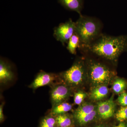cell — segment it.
<instances>
[{
  "mask_svg": "<svg viewBox=\"0 0 127 127\" xmlns=\"http://www.w3.org/2000/svg\"><path fill=\"white\" fill-rule=\"evenodd\" d=\"M87 48L100 57L115 61L127 48V39L124 36L101 35Z\"/></svg>",
  "mask_w": 127,
  "mask_h": 127,
  "instance_id": "cell-1",
  "label": "cell"
},
{
  "mask_svg": "<svg viewBox=\"0 0 127 127\" xmlns=\"http://www.w3.org/2000/svg\"><path fill=\"white\" fill-rule=\"evenodd\" d=\"M101 29L100 22L90 17L80 15L75 22V32L80 38L81 45L86 47L100 36Z\"/></svg>",
  "mask_w": 127,
  "mask_h": 127,
  "instance_id": "cell-2",
  "label": "cell"
},
{
  "mask_svg": "<svg viewBox=\"0 0 127 127\" xmlns=\"http://www.w3.org/2000/svg\"><path fill=\"white\" fill-rule=\"evenodd\" d=\"M85 66L83 62H75L67 70L59 73L60 79L71 88L79 86L82 83L85 77Z\"/></svg>",
  "mask_w": 127,
  "mask_h": 127,
  "instance_id": "cell-3",
  "label": "cell"
},
{
  "mask_svg": "<svg viewBox=\"0 0 127 127\" xmlns=\"http://www.w3.org/2000/svg\"><path fill=\"white\" fill-rule=\"evenodd\" d=\"M89 73L91 81L96 86L108 83L113 76V72L101 64L92 62L89 65Z\"/></svg>",
  "mask_w": 127,
  "mask_h": 127,
  "instance_id": "cell-4",
  "label": "cell"
},
{
  "mask_svg": "<svg viewBox=\"0 0 127 127\" xmlns=\"http://www.w3.org/2000/svg\"><path fill=\"white\" fill-rule=\"evenodd\" d=\"M50 87V98L52 106L65 102L71 93L72 88L61 82Z\"/></svg>",
  "mask_w": 127,
  "mask_h": 127,
  "instance_id": "cell-5",
  "label": "cell"
},
{
  "mask_svg": "<svg viewBox=\"0 0 127 127\" xmlns=\"http://www.w3.org/2000/svg\"><path fill=\"white\" fill-rule=\"evenodd\" d=\"M75 22L69 19L65 23H61L55 28L53 35L57 40L63 45L68 43L73 35L75 33Z\"/></svg>",
  "mask_w": 127,
  "mask_h": 127,
  "instance_id": "cell-6",
  "label": "cell"
},
{
  "mask_svg": "<svg viewBox=\"0 0 127 127\" xmlns=\"http://www.w3.org/2000/svg\"><path fill=\"white\" fill-rule=\"evenodd\" d=\"M59 74L48 73L42 71L39 72L29 86L30 88L35 90L40 87L49 86L51 87L53 85L60 82Z\"/></svg>",
  "mask_w": 127,
  "mask_h": 127,
  "instance_id": "cell-7",
  "label": "cell"
},
{
  "mask_svg": "<svg viewBox=\"0 0 127 127\" xmlns=\"http://www.w3.org/2000/svg\"><path fill=\"white\" fill-rule=\"evenodd\" d=\"M115 109V104L112 97L109 100L98 103V115L103 119L110 118L113 116Z\"/></svg>",
  "mask_w": 127,
  "mask_h": 127,
  "instance_id": "cell-8",
  "label": "cell"
},
{
  "mask_svg": "<svg viewBox=\"0 0 127 127\" xmlns=\"http://www.w3.org/2000/svg\"><path fill=\"white\" fill-rule=\"evenodd\" d=\"M14 73L10 65L2 59L0 61V84H7L14 78Z\"/></svg>",
  "mask_w": 127,
  "mask_h": 127,
  "instance_id": "cell-9",
  "label": "cell"
},
{
  "mask_svg": "<svg viewBox=\"0 0 127 127\" xmlns=\"http://www.w3.org/2000/svg\"><path fill=\"white\" fill-rule=\"evenodd\" d=\"M64 8L76 12L80 15L83 8L84 0H58Z\"/></svg>",
  "mask_w": 127,
  "mask_h": 127,
  "instance_id": "cell-10",
  "label": "cell"
},
{
  "mask_svg": "<svg viewBox=\"0 0 127 127\" xmlns=\"http://www.w3.org/2000/svg\"><path fill=\"white\" fill-rule=\"evenodd\" d=\"M57 127H75L74 117L67 113L55 116Z\"/></svg>",
  "mask_w": 127,
  "mask_h": 127,
  "instance_id": "cell-11",
  "label": "cell"
},
{
  "mask_svg": "<svg viewBox=\"0 0 127 127\" xmlns=\"http://www.w3.org/2000/svg\"><path fill=\"white\" fill-rule=\"evenodd\" d=\"M72 105L68 103L64 102L52 106L50 114L56 116L62 114L67 113L72 108Z\"/></svg>",
  "mask_w": 127,
  "mask_h": 127,
  "instance_id": "cell-12",
  "label": "cell"
},
{
  "mask_svg": "<svg viewBox=\"0 0 127 127\" xmlns=\"http://www.w3.org/2000/svg\"><path fill=\"white\" fill-rule=\"evenodd\" d=\"M95 107L93 104L88 103H83L79 105V107L76 109L73 117L74 118H77L86 115L95 110Z\"/></svg>",
  "mask_w": 127,
  "mask_h": 127,
  "instance_id": "cell-13",
  "label": "cell"
},
{
  "mask_svg": "<svg viewBox=\"0 0 127 127\" xmlns=\"http://www.w3.org/2000/svg\"><path fill=\"white\" fill-rule=\"evenodd\" d=\"M108 93V89L104 85L97 86L92 91L91 93V98L94 100H101L106 96Z\"/></svg>",
  "mask_w": 127,
  "mask_h": 127,
  "instance_id": "cell-14",
  "label": "cell"
},
{
  "mask_svg": "<svg viewBox=\"0 0 127 127\" xmlns=\"http://www.w3.org/2000/svg\"><path fill=\"white\" fill-rule=\"evenodd\" d=\"M81 45L79 36L75 32L67 43V48L69 52L72 54H76V49Z\"/></svg>",
  "mask_w": 127,
  "mask_h": 127,
  "instance_id": "cell-15",
  "label": "cell"
},
{
  "mask_svg": "<svg viewBox=\"0 0 127 127\" xmlns=\"http://www.w3.org/2000/svg\"><path fill=\"white\" fill-rule=\"evenodd\" d=\"M39 127H57L56 117L49 113L42 119Z\"/></svg>",
  "mask_w": 127,
  "mask_h": 127,
  "instance_id": "cell-16",
  "label": "cell"
},
{
  "mask_svg": "<svg viewBox=\"0 0 127 127\" xmlns=\"http://www.w3.org/2000/svg\"><path fill=\"white\" fill-rule=\"evenodd\" d=\"M127 82L122 78H117L113 84V90L116 94L122 93L127 86Z\"/></svg>",
  "mask_w": 127,
  "mask_h": 127,
  "instance_id": "cell-17",
  "label": "cell"
},
{
  "mask_svg": "<svg viewBox=\"0 0 127 127\" xmlns=\"http://www.w3.org/2000/svg\"><path fill=\"white\" fill-rule=\"evenodd\" d=\"M96 115V112L95 110L93 111L91 113L79 117L75 119L78 123L81 126L86 125L88 123L93 120Z\"/></svg>",
  "mask_w": 127,
  "mask_h": 127,
  "instance_id": "cell-18",
  "label": "cell"
},
{
  "mask_svg": "<svg viewBox=\"0 0 127 127\" xmlns=\"http://www.w3.org/2000/svg\"><path fill=\"white\" fill-rule=\"evenodd\" d=\"M86 96V93L83 91L81 90L77 91L74 93L73 96L74 103L79 106L83 103Z\"/></svg>",
  "mask_w": 127,
  "mask_h": 127,
  "instance_id": "cell-19",
  "label": "cell"
},
{
  "mask_svg": "<svg viewBox=\"0 0 127 127\" xmlns=\"http://www.w3.org/2000/svg\"><path fill=\"white\" fill-rule=\"evenodd\" d=\"M116 118L119 122H124L127 119V107H122L117 113Z\"/></svg>",
  "mask_w": 127,
  "mask_h": 127,
  "instance_id": "cell-20",
  "label": "cell"
},
{
  "mask_svg": "<svg viewBox=\"0 0 127 127\" xmlns=\"http://www.w3.org/2000/svg\"><path fill=\"white\" fill-rule=\"evenodd\" d=\"M119 103L121 105L125 106H127V93L125 92H123L118 98Z\"/></svg>",
  "mask_w": 127,
  "mask_h": 127,
  "instance_id": "cell-21",
  "label": "cell"
},
{
  "mask_svg": "<svg viewBox=\"0 0 127 127\" xmlns=\"http://www.w3.org/2000/svg\"><path fill=\"white\" fill-rule=\"evenodd\" d=\"M4 103H2L0 105V122L1 123L4 122V116L3 114V109Z\"/></svg>",
  "mask_w": 127,
  "mask_h": 127,
  "instance_id": "cell-22",
  "label": "cell"
},
{
  "mask_svg": "<svg viewBox=\"0 0 127 127\" xmlns=\"http://www.w3.org/2000/svg\"><path fill=\"white\" fill-rule=\"evenodd\" d=\"M116 127H127L124 123H121L119 124L118 126H116Z\"/></svg>",
  "mask_w": 127,
  "mask_h": 127,
  "instance_id": "cell-23",
  "label": "cell"
},
{
  "mask_svg": "<svg viewBox=\"0 0 127 127\" xmlns=\"http://www.w3.org/2000/svg\"><path fill=\"white\" fill-rule=\"evenodd\" d=\"M103 127V126H97V127Z\"/></svg>",
  "mask_w": 127,
  "mask_h": 127,
  "instance_id": "cell-24",
  "label": "cell"
}]
</instances>
